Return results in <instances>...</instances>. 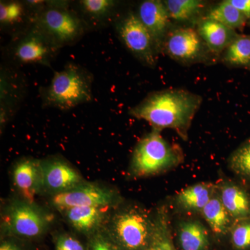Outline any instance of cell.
<instances>
[{
  "instance_id": "obj_1",
  "label": "cell",
  "mask_w": 250,
  "mask_h": 250,
  "mask_svg": "<svg viewBox=\"0 0 250 250\" xmlns=\"http://www.w3.org/2000/svg\"><path fill=\"white\" fill-rule=\"evenodd\" d=\"M202 98L184 89H166L149 94L141 103L131 108L129 114L144 120L153 129H173L184 141L200 109Z\"/></svg>"
},
{
  "instance_id": "obj_2",
  "label": "cell",
  "mask_w": 250,
  "mask_h": 250,
  "mask_svg": "<svg viewBox=\"0 0 250 250\" xmlns=\"http://www.w3.org/2000/svg\"><path fill=\"white\" fill-rule=\"evenodd\" d=\"M121 205L112 209L105 231L121 250H147L155 229V213L136 204Z\"/></svg>"
},
{
  "instance_id": "obj_3",
  "label": "cell",
  "mask_w": 250,
  "mask_h": 250,
  "mask_svg": "<svg viewBox=\"0 0 250 250\" xmlns=\"http://www.w3.org/2000/svg\"><path fill=\"white\" fill-rule=\"evenodd\" d=\"M184 159L182 148L166 141L160 131L153 129L136 145L129 170L136 177H150L172 170Z\"/></svg>"
},
{
  "instance_id": "obj_4",
  "label": "cell",
  "mask_w": 250,
  "mask_h": 250,
  "mask_svg": "<svg viewBox=\"0 0 250 250\" xmlns=\"http://www.w3.org/2000/svg\"><path fill=\"white\" fill-rule=\"evenodd\" d=\"M92 100L91 76L82 67L69 64L56 72L45 93L49 106L65 110Z\"/></svg>"
},
{
  "instance_id": "obj_5",
  "label": "cell",
  "mask_w": 250,
  "mask_h": 250,
  "mask_svg": "<svg viewBox=\"0 0 250 250\" xmlns=\"http://www.w3.org/2000/svg\"><path fill=\"white\" fill-rule=\"evenodd\" d=\"M52 220V215L34 202L14 200L1 214V233L11 238H39L47 232Z\"/></svg>"
},
{
  "instance_id": "obj_6",
  "label": "cell",
  "mask_w": 250,
  "mask_h": 250,
  "mask_svg": "<svg viewBox=\"0 0 250 250\" xmlns=\"http://www.w3.org/2000/svg\"><path fill=\"white\" fill-rule=\"evenodd\" d=\"M51 203L59 211L75 207H108L121 205L119 192L98 184L85 182L71 190L52 196Z\"/></svg>"
},
{
  "instance_id": "obj_7",
  "label": "cell",
  "mask_w": 250,
  "mask_h": 250,
  "mask_svg": "<svg viewBox=\"0 0 250 250\" xmlns=\"http://www.w3.org/2000/svg\"><path fill=\"white\" fill-rule=\"evenodd\" d=\"M36 26L57 47L71 43L83 32L80 18L71 11L61 8H49L42 11Z\"/></svg>"
},
{
  "instance_id": "obj_8",
  "label": "cell",
  "mask_w": 250,
  "mask_h": 250,
  "mask_svg": "<svg viewBox=\"0 0 250 250\" xmlns=\"http://www.w3.org/2000/svg\"><path fill=\"white\" fill-rule=\"evenodd\" d=\"M117 30L125 45L136 58L148 66L155 65V45L138 15L130 12L118 23Z\"/></svg>"
},
{
  "instance_id": "obj_9",
  "label": "cell",
  "mask_w": 250,
  "mask_h": 250,
  "mask_svg": "<svg viewBox=\"0 0 250 250\" xmlns=\"http://www.w3.org/2000/svg\"><path fill=\"white\" fill-rule=\"evenodd\" d=\"M42 192L52 196L71 190L83 183V177L65 159L52 156L41 160Z\"/></svg>"
},
{
  "instance_id": "obj_10",
  "label": "cell",
  "mask_w": 250,
  "mask_h": 250,
  "mask_svg": "<svg viewBox=\"0 0 250 250\" xmlns=\"http://www.w3.org/2000/svg\"><path fill=\"white\" fill-rule=\"evenodd\" d=\"M164 42L166 53L183 63L198 62L204 56L205 47L207 48L197 31L190 27L169 32Z\"/></svg>"
},
{
  "instance_id": "obj_11",
  "label": "cell",
  "mask_w": 250,
  "mask_h": 250,
  "mask_svg": "<svg viewBox=\"0 0 250 250\" xmlns=\"http://www.w3.org/2000/svg\"><path fill=\"white\" fill-rule=\"evenodd\" d=\"M57 47L36 26L19 41L15 56L24 63L48 65Z\"/></svg>"
},
{
  "instance_id": "obj_12",
  "label": "cell",
  "mask_w": 250,
  "mask_h": 250,
  "mask_svg": "<svg viewBox=\"0 0 250 250\" xmlns=\"http://www.w3.org/2000/svg\"><path fill=\"white\" fill-rule=\"evenodd\" d=\"M113 208L108 207H75L60 212L72 228L89 237L104 228Z\"/></svg>"
},
{
  "instance_id": "obj_13",
  "label": "cell",
  "mask_w": 250,
  "mask_h": 250,
  "mask_svg": "<svg viewBox=\"0 0 250 250\" xmlns=\"http://www.w3.org/2000/svg\"><path fill=\"white\" fill-rule=\"evenodd\" d=\"M12 178L22 199L34 202L36 195L42 192L41 160L29 158L18 161L13 168Z\"/></svg>"
},
{
  "instance_id": "obj_14",
  "label": "cell",
  "mask_w": 250,
  "mask_h": 250,
  "mask_svg": "<svg viewBox=\"0 0 250 250\" xmlns=\"http://www.w3.org/2000/svg\"><path fill=\"white\" fill-rule=\"evenodd\" d=\"M138 16L152 36L157 49L168 34L170 18L165 4L157 0L143 1L140 5Z\"/></svg>"
},
{
  "instance_id": "obj_15",
  "label": "cell",
  "mask_w": 250,
  "mask_h": 250,
  "mask_svg": "<svg viewBox=\"0 0 250 250\" xmlns=\"http://www.w3.org/2000/svg\"><path fill=\"white\" fill-rule=\"evenodd\" d=\"M218 196L233 221L250 218V194L231 181L217 186Z\"/></svg>"
},
{
  "instance_id": "obj_16",
  "label": "cell",
  "mask_w": 250,
  "mask_h": 250,
  "mask_svg": "<svg viewBox=\"0 0 250 250\" xmlns=\"http://www.w3.org/2000/svg\"><path fill=\"white\" fill-rule=\"evenodd\" d=\"M197 31L208 50L214 54L225 52L239 36L233 29L205 18L199 22Z\"/></svg>"
},
{
  "instance_id": "obj_17",
  "label": "cell",
  "mask_w": 250,
  "mask_h": 250,
  "mask_svg": "<svg viewBox=\"0 0 250 250\" xmlns=\"http://www.w3.org/2000/svg\"><path fill=\"white\" fill-rule=\"evenodd\" d=\"M216 191L217 188L210 183L194 184L177 194L176 204L181 209L201 213Z\"/></svg>"
},
{
  "instance_id": "obj_18",
  "label": "cell",
  "mask_w": 250,
  "mask_h": 250,
  "mask_svg": "<svg viewBox=\"0 0 250 250\" xmlns=\"http://www.w3.org/2000/svg\"><path fill=\"white\" fill-rule=\"evenodd\" d=\"M178 240L182 250H208L209 248L208 231L198 220H184L179 224Z\"/></svg>"
},
{
  "instance_id": "obj_19",
  "label": "cell",
  "mask_w": 250,
  "mask_h": 250,
  "mask_svg": "<svg viewBox=\"0 0 250 250\" xmlns=\"http://www.w3.org/2000/svg\"><path fill=\"white\" fill-rule=\"evenodd\" d=\"M201 213L210 229L216 235L229 232L234 221L220 200L218 193L210 199Z\"/></svg>"
},
{
  "instance_id": "obj_20",
  "label": "cell",
  "mask_w": 250,
  "mask_h": 250,
  "mask_svg": "<svg viewBox=\"0 0 250 250\" xmlns=\"http://www.w3.org/2000/svg\"><path fill=\"white\" fill-rule=\"evenodd\" d=\"M146 250H177L172 242L170 218L166 207L156 210L154 236Z\"/></svg>"
},
{
  "instance_id": "obj_21",
  "label": "cell",
  "mask_w": 250,
  "mask_h": 250,
  "mask_svg": "<svg viewBox=\"0 0 250 250\" xmlns=\"http://www.w3.org/2000/svg\"><path fill=\"white\" fill-rule=\"evenodd\" d=\"M223 62L231 67L250 70V35H239L225 49Z\"/></svg>"
},
{
  "instance_id": "obj_22",
  "label": "cell",
  "mask_w": 250,
  "mask_h": 250,
  "mask_svg": "<svg viewBox=\"0 0 250 250\" xmlns=\"http://www.w3.org/2000/svg\"><path fill=\"white\" fill-rule=\"evenodd\" d=\"M205 18L213 20L235 31L244 27L248 21L246 16L234 7L229 0L223 1L210 9Z\"/></svg>"
},
{
  "instance_id": "obj_23",
  "label": "cell",
  "mask_w": 250,
  "mask_h": 250,
  "mask_svg": "<svg viewBox=\"0 0 250 250\" xmlns=\"http://www.w3.org/2000/svg\"><path fill=\"white\" fill-rule=\"evenodd\" d=\"M169 16L178 21H187L195 17L204 7L199 0H167L164 1Z\"/></svg>"
},
{
  "instance_id": "obj_24",
  "label": "cell",
  "mask_w": 250,
  "mask_h": 250,
  "mask_svg": "<svg viewBox=\"0 0 250 250\" xmlns=\"http://www.w3.org/2000/svg\"><path fill=\"white\" fill-rule=\"evenodd\" d=\"M229 166L238 177L250 184V139L243 143L231 154Z\"/></svg>"
},
{
  "instance_id": "obj_25",
  "label": "cell",
  "mask_w": 250,
  "mask_h": 250,
  "mask_svg": "<svg viewBox=\"0 0 250 250\" xmlns=\"http://www.w3.org/2000/svg\"><path fill=\"white\" fill-rule=\"evenodd\" d=\"M229 233L235 250H250V218L234 222Z\"/></svg>"
},
{
  "instance_id": "obj_26",
  "label": "cell",
  "mask_w": 250,
  "mask_h": 250,
  "mask_svg": "<svg viewBox=\"0 0 250 250\" xmlns=\"http://www.w3.org/2000/svg\"><path fill=\"white\" fill-rule=\"evenodd\" d=\"M87 250H121L110 238L104 228L88 237Z\"/></svg>"
},
{
  "instance_id": "obj_27",
  "label": "cell",
  "mask_w": 250,
  "mask_h": 250,
  "mask_svg": "<svg viewBox=\"0 0 250 250\" xmlns=\"http://www.w3.org/2000/svg\"><path fill=\"white\" fill-rule=\"evenodd\" d=\"M82 7L87 14L93 17H103L108 14L114 6V1L110 0H84L81 1Z\"/></svg>"
},
{
  "instance_id": "obj_28",
  "label": "cell",
  "mask_w": 250,
  "mask_h": 250,
  "mask_svg": "<svg viewBox=\"0 0 250 250\" xmlns=\"http://www.w3.org/2000/svg\"><path fill=\"white\" fill-rule=\"evenodd\" d=\"M23 8L20 3L12 2L0 4V21L1 24H13L22 17Z\"/></svg>"
},
{
  "instance_id": "obj_29",
  "label": "cell",
  "mask_w": 250,
  "mask_h": 250,
  "mask_svg": "<svg viewBox=\"0 0 250 250\" xmlns=\"http://www.w3.org/2000/svg\"><path fill=\"white\" fill-rule=\"evenodd\" d=\"M55 250H85V249L83 244L76 238L71 235L63 233V234L59 235L56 239Z\"/></svg>"
},
{
  "instance_id": "obj_30",
  "label": "cell",
  "mask_w": 250,
  "mask_h": 250,
  "mask_svg": "<svg viewBox=\"0 0 250 250\" xmlns=\"http://www.w3.org/2000/svg\"><path fill=\"white\" fill-rule=\"evenodd\" d=\"M229 2L246 16L250 19V0H229Z\"/></svg>"
},
{
  "instance_id": "obj_31",
  "label": "cell",
  "mask_w": 250,
  "mask_h": 250,
  "mask_svg": "<svg viewBox=\"0 0 250 250\" xmlns=\"http://www.w3.org/2000/svg\"><path fill=\"white\" fill-rule=\"evenodd\" d=\"M0 250H26L19 243L14 241V238L5 237L1 240Z\"/></svg>"
}]
</instances>
